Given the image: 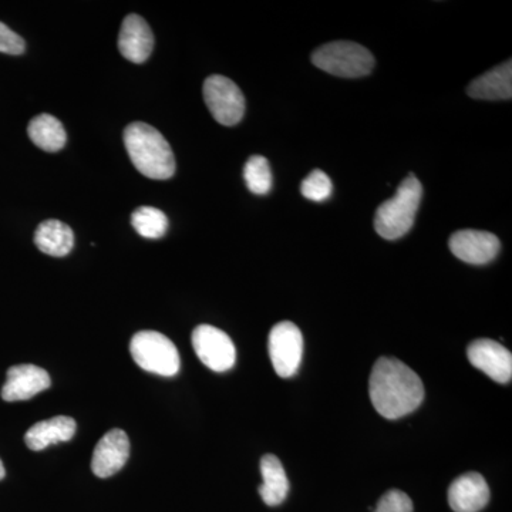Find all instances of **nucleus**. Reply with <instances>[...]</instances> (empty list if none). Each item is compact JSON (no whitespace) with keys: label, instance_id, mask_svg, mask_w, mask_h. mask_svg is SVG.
Listing matches in <instances>:
<instances>
[{"label":"nucleus","instance_id":"nucleus-11","mask_svg":"<svg viewBox=\"0 0 512 512\" xmlns=\"http://www.w3.org/2000/svg\"><path fill=\"white\" fill-rule=\"evenodd\" d=\"M52 386L49 373L35 365L12 366L8 370L2 399L5 402H22L45 392Z\"/></svg>","mask_w":512,"mask_h":512},{"label":"nucleus","instance_id":"nucleus-8","mask_svg":"<svg viewBox=\"0 0 512 512\" xmlns=\"http://www.w3.org/2000/svg\"><path fill=\"white\" fill-rule=\"evenodd\" d=\"M192 346L198 359L214 372H227L237 360L234 342L224 330L215 326H197L192 332Z\"/></svg>","mask_w":512,"mask_h":512},{"label":"nucleus","instance_id":"nucleus-2","mask_svg":"<svg viewBox=\"0 0 512 512\" xmlns=\"http://www.w3.org/2000/svg\"><path fill=\"white\" fill-rule=\"evenodd\" d=\"M124 144L138 173L151 180H168L175 173V158L163 134L146 123L130 124L124 131Z\"/></svg>","mask_w":512,"mask_h":512},{"label":"nucleus","instance_id":"nucleus-1","mask_svg":"<svg viewBox=\"0 0 512 512\" xmlns=\"http://www.w3.org/2000/svg\"><path fill=\"white\" fill-rule=\"evenodd\" d=\"M370 400L376 412L397 420L419 409L424 386L419 375L394 357H380L369 379Z\"/></svg>","mask_w":512,"mask_h":512},{"label":"nucleus","instance_id":"nucleus-19","mask_svg":"<svg viewBox=\"0 0 512 512\" xmlns=\"http://www.w3.org/2000/svg\"><path fill=\"white\" fill-rule=\"evenodd\" d=\"M28 134L32 143L46 153H57L66 146L67 134L63 124L50 114H40L30 121Z\"/></svg>","mask_w":512,"mask_h":512},{"label":"nucleus","instance_id":"nucleus-25","mask_svg":"<svg viewBox=\"0 0 512 512\" xmlns=\"http://www.w3.org/2000/svg\"><path fill=\"white\" fill-rule=\"evenodd\" d=\"M6 476V470L5 467H3L2 460H0V480H3Z\"/></svg>","mask_w":512,"mask_h":512},{"label":"nucleus","instance_id":"nucleus-5","mask_svg":"<svg viewBox=\"0 0 512 512\" xmlns=\"http://www.w3.org/2000/svg\"><path fill=\"white\" fill-rule=\"evenodd\" d=\"M130 353L134 362L148 373L173 377L180 372V353L163 333L154 330L136 333L130 342Z\"/></svg>","mask_w":512,"mask_h":512},{"label":"nucleus","instance_id":"nucleus-18","mask_svg":"<svg viewBox=\"0 0 512 512\" xmlns=\"http://www.w3.org/2000/svg\"><path fill=\"white\" fill-rule=\"evenodd\" d=\"M35 244L46 255L56 258L69 255L74 247L72 228L62 221H43L36 229Z\"/></svg>","mask_w":512,"mask_h":512},{"label":"nucleus","instance_id":"nucleus-14","mask_svg":"<svg viewBox=\"0 0 512 512\" xmlns=\"http://www.w3.org/2000/svg\"><path fill=\"white\" fill-rule=\"evenodd\" d=\"M154 49V35L146 20L138 15H128L123 20L119 35L121 55L131 63H144Z\"/></svg>","mask_w":512,"mask_h":512},{"label":"nucleus","instance_id":"nucleus-3","mask_svg":"<svg viewBox=\"0 0 512 512\" xmlns=\"http://www.w3.org/2000/svg\"><path fill=\"white\" fill-rule=\"evenodd\" d=\"M423 197L421 183L410 174L404 178L390 200L383 202L376 211L375 229L384 239H399L412 229L417 210Z\"/></svg>","mask_w":512,"mask_h":512},{"label":"nucleus","instance_id":"nucleus-12","mask_svg":"<svg viewBox=\"0 0 512 512\" xmlns=\"http://www.w3.org/2000/svg\"><path fill=\"white\" fill-rule=\"evenodd\" d=\"M130 457V440L123 430H110L94 448L92 471L94 476L109 478L126 466Z\"/></svg>","mask_w":512,"mask_h":512},{"label":"nucleus","instance_id":"nucleus-23","mask_svg":"<svg viewBox=\"0 0 512 512\" xmlns=\"http://www.w3.org/2000/svg\"><path fill=\"white\" fill-rule=\"evenodd\" d=\"M413 503L403 491L390 490L380 498L375 512H413Z\"/></svg>","mask_w":512,"mask_h":512},{"label":"nucleus","instance_id":"nucleus-20","mask_svg":"<svg viewBox=\"0 0 512 512\" xmlns=\"http://www.w3.org/2000/svg\"><path fill=\"white\" fill-rule=\"evenodd\" d=\"M131 225L141 237L158 239L168 229V218L163 211L154 207H140L131 215Z\"/></svg>","mask_w":512,"mask_h":512},{"label":"nucleus","instance_id":"nucleus-15","mask_svg":"<svg viewBox=\"0 0 512 512\" xmlns=\"http://www.w3.org/2000/svg\"><path fill=\"white\" fill-rule=\"evenodd\" d=\"M76 421L69 416H56L39 421L25 434L26 446L32 451H42L52 444L66 443L76 434Z\"/></svg>","mask_w":512,"mask_h":512},{"label":"nucleus","instance_id":"nucleus-7","mask_svg":"<svg viewBox=\"0 0 512 512\" xmlns=\"http://www.w3.org/2000/svg\"><path fill=\"white\" fill-rule=\"evenodd\" d=\"M269 356L276 375L288 379L296 375L303 356V336L292 322L276 323L269 333Z\"/></svg>","mask_w":512,"mask_h":512},{"label":"nucleus","instance_id":"nucleus-16","mask_svg":"<svg viewBox=\"0 0 512 512\" xmlns=\"http://www.w3.org/2000/svg\"><path fill=\"white\" fill-rule=\"evenodd\" d=\"M468 94L478 100H511L512 64L511 60L494 67L490 72L473 80L468 86Z\"/></svg>","mask_w":512,"mask_h":512},{"label":"nucleus","instance_id":"nucleus-24","mask_svg":"<svg viewBox=\"0 0 512 512\" xmlns=\"http://www.w3.org/2000/svg\"><path fill=\"white\" fill-rule=\"evenodd\" d=\"M26 43L22 36L0 22V53L18 56L25 52Z\"/></svg>","mask_w":512,"mask_h":512},{"label":"nucleus","instance_id":"nucleus-17","mask_svg":"<svg viewBox=\"0 0 512 512\" xmlns=\"http://www.w3.org/2000/svg\"><path fill=\"white\" fill-rule=\"evenodd\" d=\"M261 474L264 483L259 487L262 500L269 507H278L289 493V481L281 460L274 454H266L261 460Z\"/></svg>","mask_w":512,"mask_h":512},{"label":"nucleus","instance_id":"nucleus-6","mask_svg":"<svg viewBox=\"0 0 512 512\" xmlns=\"http://www.w3.org/2000/svg\"><path fill=\"white\" fill-rule=\"evenodd\" d=\"M204 100L208 110L222 126H235L245 114V97L228 77L214 74L204 83Z\"/></svg>","mask_w":512,"mask_h":512},{"label":"nucleus","instance_id":"nucleus-13","mask_svg":"<svg viewBox=\"0 0 512 512\" xmlns=\"http://www.w3.org/2000/svg\"><path fill=\"white\" fill-rule=\"evenodd\" d=\"M490 501L487 481L478 473L463 474L448 488V504L454 512H478Z\"/></svg>","mask_w":512,"mask_h":512},{"label":"nucleus","instance_id":"nucleus-4","mask_svg":"<svg viewBox=\"0 0 512 512\" xmlns=\"http://www.w3.org/2000/svg\"><path fill=\"white\" fill-rule=\"evenodd\" d=\"M312 62L323 72L345 79L367 76L375 67V57L366 47L353 42H332L313 52Z\"/></svg>","mask_w":512,"mask_h":512},{"label":"nucleus","instance_id":"nucleus-9","mask_svg":"<svg viewBox=\"0 0 512 512\" xmlns=\"http://www.w3.org/2000/svg\"><path fill=\"white\" fill-rule=\"evenodd\" d=\"M448 247L460 261L471 265H485L498 255L501 242L491 232L463 229L451 235Z\"/></svg>","mask_w":512,"mask_h":512},{"label":"nucleus","instance_id":"nucleus-22","mask_svg":"<svg viewBox=\"0 0 512 512\" xmlns=\"http://www.w3.org/2000/svg\"><path fill=\"white\" fill-rule=\"evenodd\" d=\"M333 185L328 177V174L323 171H312L308 177L303 180L301 185V192L303 197L311 201H325L332 195Z\"/></svg>","mask_w":512,"mask_h":512},{"label":"nucleus","instance_id":"nucleus-10","mask_svg":"<svg viewBox=\"0 0 512 512\" xmlns=\"http://www.w3.org/2000/svg\"><path fill=\"white\" fill-rule=\"evenodd\" d=\"M471 365L498 383H510L512 355L510 350L490 339L474 340L467 349Z\"/></svg>","mask_w":512,"mask_h":512},{"label":"nucleus","instance_id":"nucleus-21","mask_svg":"<svg viewBox=\"0 0 512 512\" xmlns=\"http://www.w3.org/2000/svg\"><path fill=\"white\" fill-rule=\"evenodd\" d=\"M244 180L248 190L265 195L272 188V171L269 161L262 156H252L244 167Z\"/></svg>","mask_w":512,"mask_h":512}]
</instances>
